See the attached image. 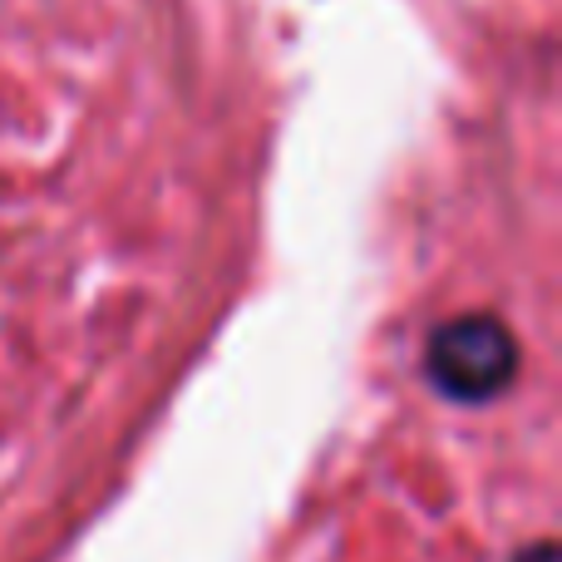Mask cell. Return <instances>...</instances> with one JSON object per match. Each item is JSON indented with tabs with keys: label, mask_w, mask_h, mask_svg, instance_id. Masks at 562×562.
Segmentation results:
<instances>
[{
	"label": "cell",
	"mask_w": 562,
	"mask_h": 562,
	"mask_svg": "<svg viewBox=\"0 0 562 562\" xmlns=\"http://www.w3.org/2000/svg\"><path fill=\"white\" fill-rule=\"evenodd\" d=\"M425 375L454 405H488L518 380V340L488 311H464L429 330Z\"/></svg>",
	"instance_id": "1"
},
{
	"label": "cell",
	"mask_w": 562,
	"mask_h": 562,
	"mask_svg": "<svg viewBox=\"0 0 562 562\" xmlns=\"http://www.w3.org/2000/svg\"><path fill=\"white\" fill-rule=\"evenodd\" d=\"M518 562H558V548L553 543H533L528 548V558H518Z\"/></svg>",
	"instance_id": "2"
}]
</instances>
